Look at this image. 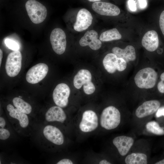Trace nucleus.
Masks as SVG:
<instances>
[{
  "mask_svg": "<svg viewBox=\"0 0 164 164\" xmlns=\"http://www.w3.org/2000/svg\"><path fill=\"white\" fill-rule=\"evenodd\" d=\"M49 70L47 64L39 63L35 65L27 71L26 75L27 82L30 84H37L43 80L47 75Z\"/></svg>",
  "mask_w": 164,
  "mask_h": 164,
  "instance_id": "0eeeda50",
  "label": "nucleus"
},
{
  "mask_svg": "<svg viewBox=\"0 0 164 164\" xmlns=\"http://www.w3.org/2000/svg\"><path fill=\"white\" fill-rule=\"evenodd\" d=\"M5 42L6 46L12 50H17L19 49L18 43L12 40L6 39L5 40Z\"/></svg>",
  "mask_w": 164,
  "mask_h": 164,
  "instance_id": "a878e982",
  "label": "nucleus"
},
{
  "mask_svg": "<svg viewBox=\"0 0 164 164\" xmlns=\"http://www.w3.org/2000/svg\"><path fill=\"white\" fill-rule=\"evenodd\" d=\"M121 121L120 112L115 107L109 106L103 110L100 118V124L102 128L108 130L115 129Z\"/></svg>",
  "mask_w": 164,
  "mask_h": 164,
  "instance_id": "f257e3e1",
  "label": "nucleus"
},
{
  "mask_svg": "<svg viewBox=\"0 0 164 164\" xmlns=\"http://www.w3.org/2000/svg\"><path fill=\"white\" fill-rule=\"evenodd\" d=\"M70 94V89L67 85L62 83L58 84L53 93L54 102L61 108L66 107L68 103V98Z\"/></svg>",
  "mask_w": 164,
  "mask_h": 164,
  "instance_id": "6e6552de",
  "label": "nucleus"
},
{
  "mask_svg": "<svg viewBox=\"0 0 164 164\" xmlns=\"http://www.w3.org/2000/svg\"><path fill=\"white\" fill-rule=\"evenodd\" d=\"M142 46L148 51L153 52L158 48L159 40L157 32L155 30H149L143 36L142 41Z\"/></svg>",
  "mask_w": 164,
  "mask_h": 164,
  "instance_id": "dca6fc26",
  "label": "nucleus"
},
{
  "mask_svg": "<svg viewBox=\"0 0 164 164\" xmlns=\"http://www.w3.org/2000/svg\"><path fill=\"white\" fill-rule=\"evenodd\" d=\"M9 115L11 117L18 120L20 126L23 128L26 127L29 125V121L26 114L14 108L9 112Z\"/></svg>",
  "mask_w": 164,
  "mask_h": 164,
  "instance_id": "4be33fe9",
  "label": "nucleus"
},
{
  "mask_svg": "<svg viewBox=\"0 0 164 164\" xmlns=\"http://www.w3.org/2000/svg\"><path fill=\"white\" fill-rule=\"evenodd\" d=\"M112 52L118 57L123 59L127 62L134 61L136 58L135 49L131 45H128L124 49L115 47L112 49Z\"/></svg>",
  "mask_w": 164,
  "mask_h": 164,
  "instance_id": "f3484780",
  "label": "nucleus"
},
{
  "mask_svg": "<svg viewBox=\"0 0 164 164\" xmlns=\"http://www.w3.org/2000/svg\"><path fill=\"white\" fill-rule=\"evenodd\" d=\"M159 25L161 30L164 36V10L162 12L160 15Z\"/></svg>",
  "mask_w": 164,
  "mask_h": 164,
  "instance_id": "cd10ccee",
  "label": "nucleus"
},
{
  "mask_svg": "<svg viewBox=\"0 0 164 164\" xmlns=\"http://www.w3.org/2000/svg\"><path fill=\"white\" fill-rule=\"evenodd\" d=\"M160 103L157 100H150L144 102L136 109L135 117L142 119L150 116L156 112L160 107Z\"/></svg>",
  "mask_w": 164,
  "mask_h": 164,
  "instance_id": "1a4fd4ad",
  "label": "nucleus"
},
{
  "mask_svg": "<svg viewBox=\"0 0 164 164\" xmlns=\"http://www.w3.org/2000/svg\"><path fill=\"white\" fill-rule=\"evenodd\" d=\"M134 142V140L133 137L127 135L118 136L113 140V144L122 156H125L128 154Z\"/></svg>",
  "mask_w": 164,
  "mask_h": 164,
  "instance_id": "4468645a",
  "label": "nucleus"
},
{
  "mask_svg": "<svg viewBox=\"0 0 164 164\" xmlns=\"http://www.w3.org/2000/svg\"><path fill=\"white\" fill-rule=\"evenodd\" d=\"M98 125V118L96 113L91 110L85 111L79 124L80 130L84 132H89L95 129Z\"/></svg>",
  "mask_w": 164,
  "mask_h": 164,
  "instance_id": "9d476101",
  "label": "nucleus"
},
{
  "mask_svg": "<svg viewBox=\"0 0 164 164\" xmlns=\"http://www.w3.org/2000/svg\"><path fill=\"white\" fill-rule=\"evenodd\" d=\"M14 106L19 111L26 114H30L32 108L29 104L20 97H14L12 100Z\"/></svg>",
  "mask_w": 164,
  "mask_h": 164,
  "instance_id": "5701e85b",
  "label": "nucleus"
},
{
  "mask_svg": "<svg viewBox=\"0 0 164 164\" xmlns=\"http://www.w3.org/2000/svg\"><path fill=\"white\" fill-rule=\"evenodd\" d=\"M14 108H15L14 107H13V106L11 104H9L7 106V110L9 112L12 111Z\"/></svg>",
  "mask_w": 164,
  "mask_h": 164,
  "instance_id": "f704fd0d",
  "label": "nucleus"
},
{
  "mask_svg": "<svg viewBox=\"0 0 164 164\" xmlns=\"http://www.w3.org/2000/svg\"><path fill=\"white\" fill-rule=\"evenodd\" d=\"M157 88L159 91L161 93H164V82L161 80L157 84Z\"/></svg>",
  "mask_w": 164,
  "mask_h": 164,
  "instance_id": "c756f323",
  "label": "nucleus"
},
{
  "mask_svg": "<svg viewBox=\"0 0 164 164\" xmlns=\"http://www.w3.org/2000/svg\"><path fill=\"white\" fill-rule=\"evenodd\" d=\"M155 164H164V159L156 162Z\"/></svg>",
  "mask_w": 164,
  "mask_h": 164,
  "instance_id": "4c0bfd02",
  "label": "nucleus"
},
{
  "mask_svg": "<svg viewBox=\"0 0 164 164\" xmlns=\"http://www.w3.org/2000/svg\"><path fill=\"white\" fill-rule=\"evenodd\" d=\"M25 7L28 15L32 22L38 24L43 22L47 15V10L43 4L36 0H28Z\"/></svg>",
  "mask_w": 164,
  "mask_h": 164,
  "instance_id": "7ed1b4c3",
  "label": "nucleus"
},
{
  "mask_svg": "<svg viewBox=\"0 0 164 164\" xmlns=\"http://www.w3.org/2000/svg\"><path fill=\"white\" fill-rule=\"evenodd\" d=\"M57 164H73L72 161L68 159H62L57 163Z\"/></svg>",
  "mask_w": 164,
  "mask_h": 164,
  "instance_id": "2f4dec72",
  "label": "nucleus"
},
{
  "mask_svg": "<svg viewBox=\"0 0 164 164\" xmlns=\"http://www.w3.org/2000/svg\"><path fill=\"white\" fill-rule=\"evenodd\" d=\"M91 80L92 75L90 71L86 69H81L74 77L73 85L77 89H80L83 86L84 92L87 94H91L95 90V87Z\"/></svg>",
  "mask_w": 164,
  "mask_h": 164,
  "instance_id": "20e7f679",
  "label": "nucleus"
},
{
  "mask_svg": "<svg viewBox=\"0 0 164 164\" xmlns=\"http://www.w3.org/2000/svg\"><path fill=\"white\" fill-rule=\"evenodd\" d=\"M45 118L46 120L49 122L57 121L63 123L66 118V115L61 108L54 106L47 111Z\"/></svg>",
  "mask_w": 164,
  "mask_h": 164,
  "instance_id": "a211bd4d",
  "label": "nucleus"
},
{
  "mask_svg": "<svg viewBox=\"0 0 164 164\" xmlns=\"http://www.w3.org/2000/svg\"><path fill=\"white\" fill-rule=\"evenodd\" d=\"M66 38L65 32L60 28H56L52 31L50 41L53 51L56 54L61 55L65 52L67 46Z\"/></svg>",
  "mask_w": 164,
  "mask_h": 164,
  "instance_id": "423d86ee",
  "label": "nucleus"
},
{
  "mask_svg": "<svg viewBox=\"0 0 164 164\" xmlns=\"http://www.w3.org/2000/svg\"><path fill=\"white\" fill-rule=\"evenodd\" d=\"M92 8L95 12L102 15L116 16L120 13V9L117 6L109 2H95L92 4Z\"/></svg>",
  "mask_w": 164,
  "mask_h": 164,
  "instance_id": "f8f14e48",
  "label": "nucleus"
},
{
  "mask_svg": "<svg viewBox=\"0 0 164 164\" xmlns=\"http://www.w3.org/2000/svg\"><path fill=\"white\" fill-rule=\"evenodd\" d=\"M79 43L82 46H88L94 50H99L102 46V42L98 39L97 32L94 30L87 31L80 39Z\"/></svg>",
  "mask_w": 164,
  "mask_h": 164,
  "instance_id": "ddd939ff",
  "label": "nucleus"
},
{
  "mask_svg": "<svg viewBox=\"0 0 164 164\" xmlns=\"http://www.w3.org/2000/svg\"><path fill=\"white\" fill-rule=\"evenodd\" d=\"M146 131L150 134L158 135H164V128L161 127L155 121H152L147 122L145 125Z\"/></svg>",
  "mask_w": 164,
  "mask_h": 164,
  "instance_id": "b1692460",
  "label": "nucleus"
},
{
  "mask_svg": "<svg viewBox=\"0 0 164 164\" xmlns=\"http://www.w3.org/2000/svg\"><path fill=\"white\" fill-rule=\"evenodd\" d=\"M99 164H110L111 163L106 160H101L99 162Z\"/></svg>",
  "mask_w": 164,
  "mask_h": 164,
  "instance_id": "c9c22d12",
  "label": "nucleus"
},
{
  "mask_svg": "<svg viewBox=\"0 0 164 164\" xmlns=\"http://www.w3.org/2000/svg\"><path fill=\"white\" fill-rule=\"evenodd\" d=\"M163 116L164 117V106L160 107L155 113V117L156 118Z\"/></svg>",
  "mask_w": 164,
  "mask_h": 164,
  "instance_id": "c85d7f7f",
  "label": "nucleus"
},
{
  "mask_svg": "<svg viewBox=\"0 0 164 164\" xmlns=\"http://www.w3.org/2000/svg\"><path fill=\"white\" fill-rule=\"evenodd\" d=\"M122 36L116 28L106 30L101 33L99 39L101 42H108L120 39Z\"/></svg>",
  "mask_w": 164,
  "mask_h": 164,
  "instance_id": "412c9836",
  "label": "nucleus"
},
{
  "mask_svg": "<svg viewBox=\"0 0 164 164\" xmlns=\"http://www.w3.org/2000/svg\"><path fill=\"white\" fill-rule=\"evenodd\" d=\"M128 5L131 10H135L136 9V5L134 0H129L128 1Z\"/></svg>",
  "mask_w": 164,
  "mask_h": 164,
  "instance_id": "7c9ffc66",
  "label": "nucleus"
},
{
  "mask_svg": "<svg viewBox=\"0 0 164 164\" xmlns=\"http://www.w3.org/2000/svg\"><path fill=\"white\" fill-rule=\"evenodd\" d=\"M3 57V52L1 49H0V66L1 67L2 59Z\"/></svg>",
  "mask_w": 164,
  "mask_h": 164,
  "instance_id": "e433bc0d",
  "label": "nucleus"
},
{
  "mask_svg": "<svg viewBox=\"0 0 164 164\" xmlns=\"http://www.w3.org/2000/svg\"><path fill=\"white\" fill-rule=\"evenodd\" d=\"M160 79L161 80L164 81V72L161 74L160 75Z\"/></svg>",
  "mask_w": 164,
  "mask_h": 164,
  "instance_id": "58836bf2",
  "label": "nucleus"
},
{
  "mask_svg": "<svg viewBox=\"0 0 164 164\" xmlns=\"http://www.w3.org/2000/svg\"><path fill=\"white\" fill-rule=\"evenodd\" d=\"M43 132L46 138L52 143L58 145L63 143V135L56 127L51 125H47L44 128Z\"/></svg>",
  "mask_w": 164,
  "mask_h": 164,
  "instance_id": "2eb2a0df",
  "label": "nucleus"
},
{
  "mask_svg": "<svg viewBox=\"0 0 164 164\" xmlns=\"http://www.w3.org/2000/svg\"><path fill=\"white\" fill-rule=\"evenodd\" d=\"M125 161L126 164H146L148 163V157L144 153L133 152L127 155Z\"/></svg>",
  "mask_w": 164,
  "mask_h": 164,
  "instance_id": "6ab92c4d",
  "label": "nucleus"
},
{
  "mask_svg": "<svg viewBox=\"0 0 164 164\" xmlns=\"http://www.w3.org/2000/svg\"><path fill=\"white\" fill-rule=\"evenodd\" d=\"M6 125V122L4 119L2 117H0V128H4Z\"/></svg>",
  "mask_w": 164,
  "mask_h": 164,
  "instance_id": "72a5a7b5",
  "label": "nucleus"
},
{
  "mask_svg": "<svg viewBox=\"0 0 164 164\" xmlns=\"http://www.w3.org/2000/svg\"><path fill=\"white\" fill-rule=\"evenodd\" d=\"M157 74L151 67L139 70L135 75L134 80L136 85L142 89H150L154 87L156 82Z\"/></svg>",
  "mask_w": 164,
  "mask_h": 164,
  "instance_id": "f03ea898",
  "label": "nucleus"
},
{
  "mask_svg": "<svg viewBox=\"0 0 164 164\" xmlns=\"http://www.w3.org/2000/svg\"><path fill=\"white\" fill-rule=\"evenodd\" d=\"M10 136L9 132L4 128H0V139L5 140L8 138Z\"/></svg>",
  "mask_w": 164,
  "mask_h": 164,
  "instance_id": "bb28decb",
  "label": "nucleus"
},
{
  "mask_svg": "<svg viewBox=\"0 0 164 164\" xmlns=\"http://www.w3.org/2000/svg\"><path fill=\"white\" fill-rule=\"evenodd\" d=\"M22 54L18 50L14 51L8 55L5 69L9 76L15 77L19 73L22 67Z\"/></svg>",
  "mask_w": 164,
  "mask_h": 164,
  "instance_id": "39448f33",
  "label": "nucleus"
},
{
  "mask_svg": "<svg viewBox=\"0 0 164 164\" xmlns=\"http://www.w3.org/2000/svg\"><path fill=\"white\" fill-rule=\"evenodd\" d=\"M93 16L89 11L85 8L78 12L73 29L76 31L81 32L87 29L91 25Z\"/></svg>",
  "mask_w": 164,
  "mask_h": 164,
  "instance_id": "9b49d317",
  "label": "nucleus"
},
{
  "mask_svg": "<svg viewBox=\"0 0 164 164\" xmlns=\"http://www.w3.org/2000/svg\"><path fill=\"white\" fill-rule=\"evenodd\" d=\"M127 63L123 59L118 57L116 65L117 70L120 72L124 70L127 67Z\"/></svg>",
  "mask_w": 164,
  "mask_h": 164,
  "instance_id": "393cba45",
  "label": "nucleus"
},
{
  "mask_svg": "<svg viewBox=\"0 0 164 164\" xmlns=\"http://www.w3.org/2000/svg\"><path fill=\"white\" fill-rule=\"evenodd\" d=\"M88 1L91 2H98V1H100L101 0H88Z\"/></svg>",
  "mask_w": 164,
  "mask_h": 164,
  "instance_id": "ea45409f",
  "label": "nucleus"
},
{
  "mask_svg": "<svg viewBox=\"0 0 164 164\" xmlns=\"http://www.w3.org/2000/svg\"><path fill=\"white\" fill-rule=\"evenodd\" d=\"M140 6L142 8L146 7L147 5L146 0H138Z\"/></svg>",
  "mask_w": 164,
  "mask_h": 164,
  "instance_id": "473e14b6",
  "label": "nucleus"
},
{
  "mask_svg": "<svg viewBox=\"0 0 164 164\" xmlns=\"http://www.w3.org/2000/svg\"><path fill=\"white\" fill-rule=\"evenodd\" d=\"M118 57L113 53H109L104 57L103 64L105 69L109 73H113L117 70L116 65Z\"/></svg>",
  "mask_w": 164,
  "mask_h": 164,
  "instance_id": "aec40b11",
  "label": "nucleus"
}]
</instances>
